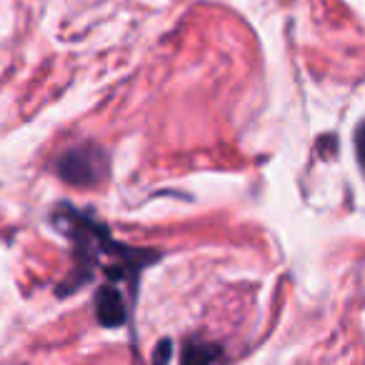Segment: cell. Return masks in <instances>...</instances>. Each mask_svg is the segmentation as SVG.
Segmentation results:
<instances>
[{
    "label": "cell",
    "instance_id": "6da1fadb",
    "mask_svg": "<svg viewBox=\"0 0 365 365\" xmlns=\"http://www.w3.org/2000/svg\"><path fill=\"white\" fill-rule=\"evenodd\" d=\"M56 175L76 188H93L108 175V153L96 143H83L56 160Z\"/></svg>",
    "mask_w": 365,
    "mask_h": 365
},
{
    "label": "cell",
    "instance_id": "7a4b0ae2",
    "mask_svg": "<svg viewBox=\"0 0 365 365\" xmlns=\"http://www.w3.org/2000/svg\"><path fill=\"white\" fill-rule=\"evenodd\" d=\"M96 315L106 328H120L128 318L125 295L115 285H103L96 295Z\"/></svg>",
    "mask_w": 365,
    "mask_h": 365
},
{
    "label": "cell",
    "instance_id": "3957f363",
    "mask_svg": "<svg viewBox=\"0 0 365 365\" xmlns=\"http://www.w3.org/2000/svg\"><path fill=\"white\" fill-rule=\"evenodd\" d=\"M223 355L225 353L220 345L205 343V340H188V343L182 345L180 360L188 365H195V363H213V360H220Z\"/></svg>",
    "mask_w": 365,
    "mask_h": 365
},
{
    "label": "cell",
    "instance_id": "277c9868",
    "mask_svg": "<svg viewBox=\"0 0 365 365\" xmlns=\"http://www.w3.org/2000/svg\"><path fill=\"white\" fill-rule=\"evenodd\" d=\"M355 153H358V160L365 170V120L360 123L358 130H355Z\"/></svg>",
    "mask_w": 365,
    "mask_h": 365
},
{
    "label": "cell",
    "instance_id": "5b68a950",
    "mask_svg": "<svg viewBox=\"0 0 365 365\" xmlns=\"http://www.w3.org/2000/svg\"><path fill=\"white\" fill-rule=\"evenodd\" d=\"M170 345H173L170 340H160L158 348H155V353H153V360H155V363H165V360H170V353H173Z\"/></svg>",
    "mask_w": 365,
    "mask_h": 365
}]
</instances>
